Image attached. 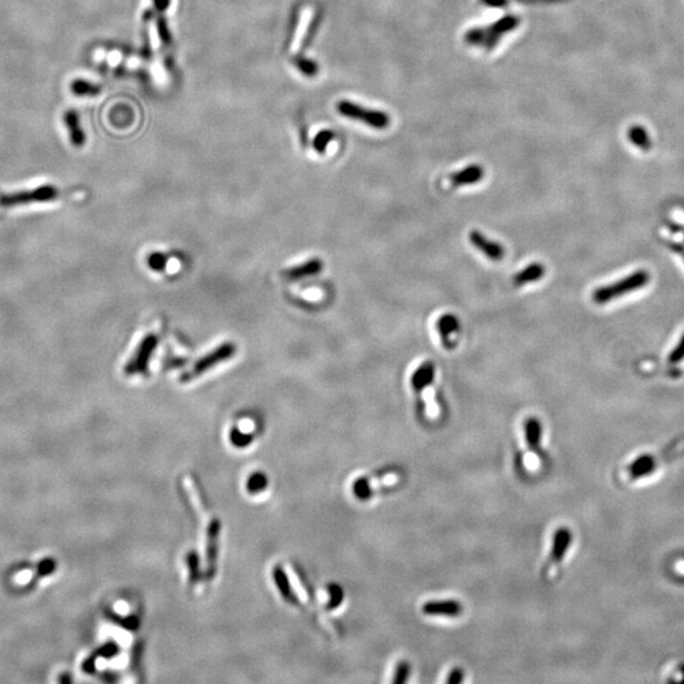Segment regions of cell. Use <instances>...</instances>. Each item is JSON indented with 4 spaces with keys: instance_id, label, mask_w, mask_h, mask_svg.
I'll return each mask as SVG.
<instances>
[{
    "instance_id": "cell-26",
    "label": "cell",
    "mask_w": 684,
    "mask_h": 684,
    "mask_svg": "<svg viewBox=\"0 0 684 684\" xmlns=\"http://www.w3.org/2000/svg\"><path fill=\"white\" fill-rule=\"evenodd\" d=\"M157 30H158V34H160V38L165 43H169L172 37H170V32H169V28H167V25H166L165 21L164 19H158L157 22Z\"/></svg>"
},
{
    "instance_id": "cell-7",
    "label": "cell",
    "mask_w": 684,
    "mask_h": 684,
    "mask_svg": "<svg viewBox=\"0 0 684 684\" xmlns=\"http://www.w3.org/2000/svg\"><path fill=\"white\" fill-rule=\"evenodd\" d=\"M157 344H158V338L152 333L142 338L139 346L136 347L132 356L124 365L126 375L134 377V375L146 374L149 371L150 363H151L152 355L156 350Z\"/></svg>"
},
{
    "instance_id": "cell-13",
    "label": "cell",
    "mask_w": 684,
    "mask_h": 684,
    "mask_svg": "<svg viewBox=\"0 0 684 684\" xmlns=\"http://www.w3.org/2000/svg\"><path fill=\"white\" fill-rule=\"evenodd\" d=\"M436 330L443 345L447 350H453L458 345V335L460 333V321L453 314H443L436 323Z\"/></svg>"
},
{
    "instance_id": "cell-28",
    "label": "cell",
    "mask_w": 684,
    "mask_h": 684,
    "mask_svg": "<svg viewBox=\"0 0 684 684\" xmlns=\"http://www.w3.org/2000/svg\"><path fill=\"white\" fill-rule=\"evenodd\" d=\"M155 3V8L158 10V12H164L169 7L170 4V0H154Z\"/></svg>"
},
{
    "instance_id": "cell-23",
    "label": "cell",
    "mask_w": 684,
    "mask_h": 684,
    "mask_svg": "<svg viewBox=\"0 0 684 684\" xmlns=\"http://www.w3.org/2000/svg\"><path fill=\"white\" fill-rule=\"evenodd\" d=\"M465 681V672L460 667H453L446 676L445 682L447 684H460Z\"/></svg>"
},
{
    "instance_id": "cell-4",
    "label": "cell",
    "mask_w": 684,
    "mask_h": 684,
    "mask_svg": "<svg viewBox=\"0 0 684 684\" xmlns=\"http://www.w3.org/2000/svg\"><path fill=\"white\" fill-rule=\"evenodd\" d=\"M236 354V345L232 342H224L222 345L215 347V350L207 353L204 356L198 359L196 364L190 368L189 370L185 371L180 377L182 383H189L203 374H206L211 369L218 366L220 364L224 363L230 360Z\"/></svg>"
},
{
    "instance_id": "cell-14",
    "label": "cell",
    "mask_w": 684,
    "mask_h": 684,
    "mask_svg": "<svg viewBox=\"0 0 684 684\" xmlns=\"http://www.w3.org/2000/svg\"><path fill=\"white\" fill-rule=\"evenodd\" d=\"M484 178V169L483 166L478 164H471L465 166L462 170L455 172L450 175V182L453 188H460V187H468L474 185L482 182Z\"/></svg>"
},
{
    "instance_id": "cell-29",
    "label": "cell",
    "mask_w": 684,
    "mask_h": 684,
    "mask_svg": "<svg viewBox=\"0 0 684 684\" xmlns=\"http://www.w3.org/2000/svg\"><path fill=\"white\" fill-rule=\"evenodd\" d=\"M519 1H522V3H552V1H558V0H519Z\"/></svg>"
},
{
    "instance_id": "cell-20",
    "label": "cell",
    "mask_w": 684,
    "mask_h": 684,
    "mask_svg": "<svg viewBox=\"0 0 684 684\" xmlns=\"http://www.w3.org/2000/svg\"><path fill=\"white\" fill-rule=\"evenodd\" d=\"M71 91L78 97H85V95H97L100 93L99 85L89 83L86 80L76 79L71 84Z\"/></svg>"
},
{
    "instance_id": "cell-12",
    "label": "cell",
    "mask_w": 684,
    "mask_h": 684,
    "mask_svg": "<svg viewBox=\"0 0 684 684\" xmlns=\"http://www.w3.org/2000/svg\"><path fill=\"white\" fill-rule=\"evenodd\" d=\"M470 244L492 261H502L506 256V250L499 242L486 237L478 230H473L469 233Z\"/></svg>"
},
{
    "instance_id": "cell-24",
    "label": "cell",
    "mask_w": 684,
    "mask_h": 684,
    "mask_svg": "<svg viewBox=\"0 0 684 684\" xmlns=\"http://www.w3.org/2000/svg\"><path fill=\"white\" fill-rule=\"evenodd\" d=\"M297 67L303 73V74L308 75V76H312V75L317 73V65L314 64V61H309L307 58H298Z\"/></svg>"
},
{
    "instance_id": "cell-11",
    "label": "cell",
    "mask_w": 684,
    "mask_h": 684,
    "mask_svg": "<svg viewBox=\"0 0 684 684\" xmlns=\"http://www.w3.org/2000/svg\"><path fill=\"white\" fill-rule=\"evenodd\" d=\"M435 375H436L435 364L429 360L423 362L416 370L413 371L412 377H411V387H412L413 393L417 396V403H418L420 410L422 407L423 394L434 384Z\"/></svg>"
},
{
    "instance_id": "cell-8",
    "label": "cell",
    "mask_w": 684,
    "mask_h": 684,
    "mask_svg": "<svg viewBox=\"0 0 684 684\" xmlns=\"http://www.w3.org/2000/svg\"><path fill=\"white\" fill-rule=\"evenodd\" d=\"M58 194H60V191L55 187L45 185V187H38L34 190H23V191L14 193V194L3 196V197H0V206L13 207L36 203V202H49V200L58 198Z\"/></svg>"
},
{
    "instance_id": "cell-19",
    "label": "cell",
    "mask_w": 684,
    "mask_h": 684,
    "mask_svg": "<svg viewBox=\"0 0 684 684\" xmlns=\"http://www.w3.org/2000/svg\"><path fill=\"white\" fill-rule=\"evenodd\" d=\"M412 676V665L408 660H399L394 667L393 676H392V683L404 684L410 681Z\"/></svg>"
},
{
    "instance_id": "cell-15",
    "label": "cell",
    "mask_w": 684,
    "mask_h": 684,
    "mask_svg": "<svg viewBox=\"0 0 684 684\" xmlns=\"http://www.w3.org/2000/svg\"><path fill=\"white\" fill-rule=\"evenodd\" d=\"M322 268H323V264H322L321 260L320 259H311L308 261H305L303 264L297 265V266H292L289 268L287 270L283 272V278L285 281H298L305 279V278H308V276H314V275H317L318 272H321Z\"/></svg>"
},
{
    "instance_id": "cell-18",
    "label": "cell",
    "mask_w": 684,
    "mask_h": 684,
    "mask_svg": "<svg viewBox=\"0 0 684 684\" xmlns=\"http://www.w3.org/2000/svg\"><path fill=\"white\" fill-rule=\"evenodd\" d=\"M627 136H628V140L631 141L637 149H641L644 151H648V150L650 149V137H649V134L646 132V130L643 128L641 126H633L628 130Z\"/></svg>"
},
{
    "instance_id": "cell-5",
    "label": "cell",
    "mask_w": 684,
    "mask_h": 684,
    "mask_svg": "<svg viewBox=\"0 0 684 684\" xmlns=\"http://www.w3.org/2000/svg\"><path fill=\"white\" fill-rule=\"evenodd\" d=\"M338 110L340 115L354 121H359L362 123L368 124L375 130H386L390 124V118L387 113L381 110L362 107L360 104H356L349 100H341L338 104Z\"/></svg>"
},
{
    "instance_id": "cell-2",
    "label": "cell",
    "mask_w": 684,
    "mask_h": 684,
    "mask_svg": "<svg viewBox=\"0 0 684 684\" xmlns=\"http://www.w3.org/2000/svg\"><path fill=\"white\" fill-rule=\"evenodd\" d=\"M649 281L650 276L648 272L639 270L622 278L621 281L595 289L592 293V299L595 305H607L617 298L624 297L626 294L644 288Z\"/></svg>"
},
{
    "instance_id": "cell-9",
    "label": "cell",
    "mask_w": 684,
    "mask_h": 684,
    "mask_svg": "<svg viewBox=\"0 0 684 684\" xmlns=\"http://www.w3.org/2000/svg\"><path fill=\"white\" fill-rule=\"evenodd\" d=\"M421 613L426 617L458 618L464 613V604L453 598L429 600L422 603Z\"/></svg>"
},
{
    "instance_id": "cell-16",
    "label": "cell",
    "mask_w": 684,
    "mask_h": 684,
    "mask_svg": "<svg viewBox=\"0 0 684 684\" xmlns=\"http://www.w3.org/2000/svg\"><path fill=\"white\" fill-rule=\"evenodd\" d=\"M545 274H546L545 265L541 264V263H532V264L525 266L521 272H517L513 276L512 281H513L515 287H523V285H528V284L541 281L544 278Z\"/></svg>"
},
{
    "instance_id": "cell-27",
    "label": "cell",
    "mask_w": 684,
    "mask_h": 684,
    "mask_svg": "<svg viewBox=\"0 0 684 684\" xmlns=\"http://www.w3.org/2000/svg\"><path fill=\"white\" fill-rule=\"evenodd\" d=\"M482 3L492 8H503L510 3V0H482Z\"/></svg>"
},
{
    "instance_id": "cell-6",
    "label": "cell",
    "mask_w": 684,
    "mask_h": 684,
    "mask_svg": "<svg viewBox=\"0 0 684 684\" xmlns=\"http://www.w3.org/2000/svg\"><path fill=\"white\" fill-rule=\"evenodd\" d=\"M543 423L537 417L530 416L523 422V440L526 445V465L536 469L543 455Z\"/></svg>"
},
{
    "instance_id": "cell-3",
    "label": "cell",
    "mask_w": 684,
    "mask_h": 684,
    "mask_svg": "<svg viewBox=\"0 0 684 684\" xmlns=\"http://www.w3.org/2000/svg\"><path fill=\"white\" fill-rule=\"evenodd\" d=\"M573 532L567 526L556 528L552 535V546L549 550V556L543 567V578L545 580H552L558 576L563 563L565 561L569 550L573 544Z\"/></svg>"
},
{
    "instance_id": "cell-10",
    "label": "cell",
    "mask_w": 684,
    "mask_h": 684,
    "mask_svg": "<svg viewBox=\"0 0 684 684\" xmlns=\"http://www.w3.org/2000/svg\"><path fill=\"white\" fill-rule=\"evenodd\" d=\"M399 474L396 470H388L383 471L378 475H374L370 478H363L356 480L354 484V493L359 495L360 498H370L371 495H375L378 488H387L398 482Z\"/></svg>"
},
{
    "instance_id": "cell-21",
    "label": "cell",
    "mask_w": 684,
    "mask_h": 684,
    "mask_svg": "<svg viewBox=\"0 0 684 684\" xmlns=\"http://www.w3.org/2000/svg\"><path fill=\"white\" fill-rule=\"evenodd\" d=\"M332 139H333V133L331 132V131H322V132L318 133L314 141V150L318 154H323L326 151V149H327V146H329V143L332 141Z\"/></svg>"
},
{
    "instance_id": "cell-1",
    "label": "cell",
    "mask_w": 684,
    "mask_h": 684,
    "mask_svg": "<svg viewBox=\"0 0 684 684\" xmlns=\"http://www.w3.org/2000/svg\"><path fill=\"white\" fill-rule=\"evenodd\" d=\"M519 19L515 14H507L491 25L475 27L464 34V42L473 47L484 51H493L506 34L519 27Z\"/></svg>"
},
{
    "instance_id": "cell-22",
    "label": "cell",
    "mask_w": 684,
    "mask_h": 684,
    "mask_svg": "<svg viewBox=\"0 0 684 684\" xmlns=\"http://www.w3.org/2000/svg\"><path fill=\"white\" fill-rule=\"evenodd\" d=\"M148 264H149L150 268L155 272H163L165 270L166 264H167V259H166L165 255L160 254V252H155L152 255L149 256L148 259Z\"/></svg>"
},
{
    "instance_id": "cell-17",
    "label": "cell",
    "mask_w": 684,
    "mask_h": 684,
    "mask_svg": "<svg viewBox=\"0 0 684 684\" xmlns=\"http://www.w3.org/2000/svg\"><path fill=\"white\" fill-rule=\"evenodd\" d=\"M65 124H67V131L70 134V141L73 142V145L76 148H82L85 143L86 137H85V133L80 126L79 116L75 110H67L65 113Z\"/></svg>"
},
{
    "instance_id": "cell-25",
    "label": "cell",
    "mask_w": 684,
    "mask_h": 684,
    "mask_svg": "<svg viewBox=\"0 0 684 684\" xmlns=\"http://www.w3.org/2000/svg\"><path fill=\"white\" fill-rule=\"evenodd\" d=\"M683 359H684V335L683 336H682V338H681V341L678 342V345H676V346L674 347V349H673L672 354L669 355L668 360H669V363L670 364H678L681 363V362H682Z\"/></svg>"
}]
</instances>
